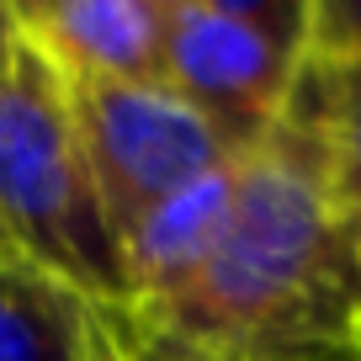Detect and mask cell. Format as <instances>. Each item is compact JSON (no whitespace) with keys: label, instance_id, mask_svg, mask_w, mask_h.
I'll return each instance as SVG.
<instances>
[{"label":"cell","instance_id":"obj_8","mask_svg":"<svg viewBox=\"0 0 361 361\" xmlns=\"http://www.w3.org/2000/svg\"><path fill=\"white\" fill-rule=\"evenodd\" d=\"M282 117L308 138L329 202L361 245V54L303 59Z\"/></svg>","mask_w":361,"mask_h":361},{"label":"cell","instance_id":"obj_2","mask_svg":"<svg viewBox=\"0 0 361 361\" xmlns=\"http://www.w3.org/2000/svg\"><path fill=\"white\" fill-rule=\"evenodd\" d=\"M0 228L32 271L128 308L123 245L80 144L69 80L22 32L0 43Z\"/></svg>","mask_w":361,"mask_h":361},{"label":"cell","instance_id":"obj_6","mask_svg":"<svg viewBox=\"0 0 361 361\" xmlns=\"http://www.w3.org/2000/svg\"><path fill=\"white\" fill-rule=\"evenodd\" d=\"M234 186H239V154L218 165L213 176L192 180L186 192H176L123 239V276H128L123 314H144V308L165 303L207 266V255L228 228V213H234Z\"/></svg>","mask_w":361,"mask_h":361},{"label":"cell","instance_id":"obj_11","mask_svg":"<svg viewBox=\"0 0 361 361\" xmlns=\"http://www.w3.org/2000/svg\"><path fill=\"white\" fill-rule=\"evenodd\" d=\"M0 6H6V16H11V32H32L54 0H0Z\"/></svg>","mask_w":361,"mask_h":361},{"label":"cell","instance_id":"obj_7","mask_svg":"<svg viewBox=\"0 0 361 361\" xmlns=\"http://www.w3.org/2000/svg\"><path fill=\"white\" fill-rule=\"evenodd\" d=\"M0 361H128L123 308L0 260Z\"/></svg>","mask_w":361,"mask_h":361},{"label":"cell","instance_id":"obj_9","mask_svg":"<svg viewBox=\"0 0 361 361\" xmlns=\"http://www.w3.org/2000/svg\"><path fill=\"white\" fill-rule=\"evenodd\" d=\"M207 11H224L234 22H250L255 32H266L276 48H287L293 59H303L308 43V0H197Z\"/></svg>","mask_w":361,"mask_h":361},{"label":"cell","instance_id":"obj_12","mask_svg":"<svg viewBox=\"0 0 361 361\" xmlns=\"http://www.w3.org/2000/svg\"><path fill=\"white\" fill-rule=\"evenodd\" d=\"M0 260H6V266H27V260L16 255V245H11V234H6V228H0Z\"/></svg>","mask_w":361,"mask_h":361},{"label":"cell","instance_id":"obj_5","mask_svg":"<svg viewBox=\"0 0 361 361\" xmlns=\"http://www.w3.org/2000/svg\"><path fill=\"white\" fill-rule=\"evenodd\" d=\"M165 6L159 0H54L32 27L64 80L165 85Z\"/></svg>","mask_w":361,"mask_h":361},{"label":"cell","instance_id":"obj_10","mask_svg":"<svg viewBox=\"0 0 361 361\" xmlns=\"http://www.w3.org/2000/svg\"><path fill=\"white\" fill-rule=\"evenodd\" d=\"M361 54V0H308L303 59H356Z\"/></svg>","mask_w":361,"mask_h":361},{"label":"cell","instance_id":"obj_1","mask_svg":"<svg viewBox=\"0 0 361 361\" xmlns=\"http://www.w3.org/2000/svg\"><path fill=\"white\" fill-rule=\"evenodd\" d=\"M123 329L128 361H324L361 340V245L287 117L239 154L207 266Z\"/></svg>","mask_w":361,"mask_h":361},{"label":"cell","instance_id":"obj_3","mask_svg":"<svg viewBox=\"0 0 361 361\" xmlns=\"http://www.w3.org/2000/svg\"><path fill=\"white\" fill-rule=\"evenodd\" d=\"M69 106H75L80 144H85L117 245L176 192H186L192 180L234 159L218 128L192 102H180L170 85L69 80Z\"/></svg>","mask_w":361,"mask_h":361},{"label":"cell","instance_id":"obj_15","mask_svg":"<svg viewBox=\"0 0 361 361\" xmlns=\"http://www.w3.org/2000/svg\"><path fill=\"white\" fill-rule=\"evenodd\" d=\"M324 361H335V356H324Z\"/></svg>","mask_w":361,"mask_h":361},{"label":"cell","instance_id":"obj_4","mask_svg":"<svg viewBox=\"0 0 361 361\" xmlns=\"http://www.w3.org/2000/svg\"><path fill=\"white\" fill-rule=\"evenodd\" d=\"M298 64L250 22L207 11L197 0L165 16V85L218 128L234 154L255 149L282 123Z\"/></svg>","mask_w":361,"mask_h":361},{"label":"cell","instance_id":"obj_14","mask_svg":"<svg viewBox=\"0 0 361 361\" xmlns=\"http://www.w3.org/2000/svg\"><path fill=\"white\" fill-rule=\"evenodd\" d=\"M159 6H165V11H176V6H186V0H159Z\"/></svg>","mask_w":361,"mask_h":361},{"label":"cell","instance_id":"obj_13","mask_svg":"<svg viewBox=\"0 0 361 361\" xmlns=\"http://www.w3.org/2000/svg\"><path fill=\"white\" fill-rule=\"evenodd\" d=\"M11 37V16H6V6H0V43Z\"/></svg>","mask_w":361,"mask_h":361}]
</instances>
